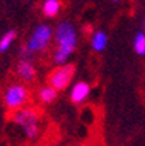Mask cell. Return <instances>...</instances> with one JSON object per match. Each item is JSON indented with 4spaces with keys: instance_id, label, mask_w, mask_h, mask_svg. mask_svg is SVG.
Wrapping results in <instances>:
<instances>
[{
    "instance_id": "obj_12",
    "label": "cell",
    "mask_w": 145,
    "mask_h": 146,
    "mask_svg": "<svg viewBox=\"0 0 145 146\" xmlns=\"http://www.w3.org/2000/svg\"><path fill=\"white\" fill-rule=\"evenodd\" d=\"M134 51L138 54V55H141V56H144L145 55V32H138L136 35H135V38H134Z\"/></svg>"
},
{
    "instance_id": "obj_14",
    "label": "cell",
    "mask_w": 145,
    "mask_h": 146,
    "mask_svg": "<svg viewBox=\"0 0 145 146\" xmlns=\"http://www.w3.org/2000/svg\"><path fill=\"white\" fill-rule=\"evenodd\" d=\"M80 146H94V145H92V143H84V145H80Z\"/></svg>"
},
{
    "instance_id": "obj_1",
    "label": "cell",
    "mask_w": 145,
    "mask_h": 146,
    "mask_svg": "<svg viewBox=\"0 0 145 146\" xmlns=\"http://www.w3.org/2000/svg\"><path fill=\"white\" fill-rule=\"evenodd\" d=\"M54 39L57 48L52 54V62L57 67L65 65L78 45V35L74 25L68 20L59 22L54 29Z\"/></svg>"
},
{
    "instance_id": "obj_6",
    "label": "cell",
    "mask_w": 145,
    "mask_h": 146,
    "mask_svg": "<svg viewBox=\"0 0 145 146\" xmlns=\"http://www.w3.org/2000/svg\"><path fill=\"white\" fill-rule=\"evenodd\" d=\"M90 91H92V87L87 81H77L73 84L70 90V100L74 104H81L89 98Z\"/></svg>"
},
{
    "instance_id": "obj_15",
    "label": "cell",
    "mask_w": 145,
    "mask_h": 146,
    "mask_svg": "<svg viewBox=\"0 0 145 146\" xmlns=\"http://www.w3.org/2000/svg\"><path fill=\"white\" fill-rule=\"evenodd\" d=\"M112 2H115V3H118V2H120V0H112Z\"/></svg>"
},
{
    "instance_id": "obj_5",
    "label": "cell",
    "mask_w": 145,
    "mask_h": 146,
    "mask_svg": "<svg viewBox=\"0 0 145 146\" xmlns=\"http://www.w3.org/2000/svg\"><path fill=\"white\" fill-rule=\"evenodd\" d=\"M74 72H76V68L71 64L59 65L54 68L48 75V86L54 87L57 91L65 90L71 84V81L74 78Z\"/></svg>"
},
{
    "instance_id": "obj_13",
    "label": "cell",
    "mask_w": 145,
    "mask_h": 146,
    "mask_svg": "<svg viewBox=\"0 0 145 146\" xmlns=\"http://www.w3.org/2000/svg\"><path fill=\"white\" fill-rule=\"evenodd\" d=\"M142 32H145V17L142 19Z\"/></svg>"
},
{
    "instance_id": "obj_9",
    "label": "cell",
    "mask_w": 145,
    "mask_h": 146,
    "mask_svg": "<svg viewBox=\"0 0 145 146\" xmlns=\"http://www.w3.org/2000/svg\"><path fill=\"white\" fill-rule=\"evenodd\" d=\"M38 98H39V101L41 103H44V104H51V103H54L55 100H57V97H58V91L54 88V87H51V86H44V87H41L39 90H38Z\"/></svg>"
},
{
    "instance_id": "obj_7",
    "label": "cell",
    "mask_w": 145,
    "mask_h": 146,
    "mask_svg": "<svg viewBox=\"0 0 145 146\" xmlns=\"http://www.w3.org/2000/svg\"><path fill=\"white\" fill-rule=\"evenodd\" d=\"M16 75L25 82H32L35 81L38 71L31 61H19L16 65Z\"/></svg>"
},
{
    "instance_id": "obj_8",
    "label": "cell",
    "mask_w": 145,
    "mask_h": 146,
    "mask_svg": "<svg viewBox=\"0 0 145 146\" xmlns=\"http://www.w3.org/2000/svg\"><path fill=\"white\" fill-rule=\"evenodd\" d=\"M109 44V38H108V33L103 32V31H94L92 35H90V45H92V49L96 51V52H102L105 51L106 46Z\"/></svg>"
},
{
    "instance_id": "obj_10",
    "label": "cell",
    "mask_w": 145,
    "mask_h": 146,
    "mask_svg": "<svg viewBox=\"0 0 145 146\" xmlns=\"http://www.w3.org/2000/svg\"><path fill=\"white\" fill-rule=\"evenodd\" d=\"M61 5L59 0H44L42 3V13L47 17H55L59 12H61Z\"/></svg>"
},
{
    "instance_id": "obj_3",
    "label": "cell",
    "mask_w": 145,
    "mask_h": 146,
    "mask_svg": "<svg viewBox=\"0 0 145 146\" xmlns=\"http://www.w3.org/2000/svg\"><path fill=\"white\" fill-rule=\"evenodd\" d=\"M54 38V29L48 23H39L31 33L26 40V49L31 51L33 55L38 52H44L48 49L51 40Z\"/></svg>"
},
{
    "instance_id": "obj_4",
    "label": "cell",
    "mask_w": 145,
    "mask_h": 146,
    "mask_svg": "<svg viewBox=\"0 0 145 146\" xmlns=\"http://www.w3.org/2000/svg\"><path fill=\"white\" fill-rule=\"evenodd\" d=\"M29 90L26 86L23 84H10L5 93H3V101H5V106L9 110H20L23 109V106L29 101Z\"/></svg>"
},
{
    "instance_id": "obj_11",
    "label": "cell",
    "mask_w": 145,
    "mask_h": 146,
    "mask_svg": "<svg viewBox=\"0 0 145 146\" xmlns=\"http://www.w3.org/2000/svg\"><path fill=\"white\" fill-rule=\"evenodd\" d=\"M16 31H7L2 38H0V52H6L9 51V48L12 46V44L15 42V39H16Z\"/></svg>"
},
{
    "instance_id": "obj_2",
    "label": "cell",
    "mask_w": 145,
    "mask_h": 146,
    "mask_svg": "<svg viewBox=\"0 0 145 146\" xmlns=\"http://www.w3.org/2000/svg\"><path fill=\"white\" fill-rule=\"evenodd\" d=\"M12 120L22 127L26 139L33 140L39 136L41 124H39V113L32 107H23L20 110L13 111Z\"/></svg>"
}]
</instances>
